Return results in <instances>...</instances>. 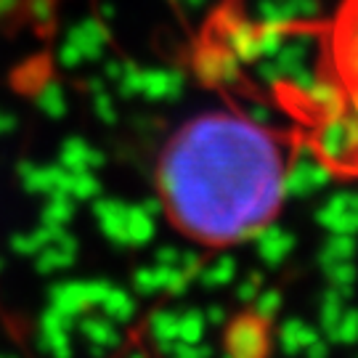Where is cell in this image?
Instances as JSON below:
<instances>
[{
    "label": "cell",
    "instance_id": "cell-2",
    "mask_svg": "<svg viewBox=\"0 0 358 358\" xmlns=\"http://www.w3.org/2000/svg\"><path fill=\"white\" fill-rule=\"evenodd\" d=\"M306 143L340 180H358V0H340L321 24L316 85L297 99Z\"/></svg>",
    "mask_w": 358,
    "mask_h": 358
},
{
    "label": "cell",
    "instance_id": "cell-1",
    "mask_svg": "<svg viewBox=\"0 0 358 358\" xmlns=\"http://www.w3.org/2000/svg\"><path fill=\"white\" fill-rule=\"evenodd\" d=\"M287 189V143L239 112L186 120L157 159V192L170 226L207 250L236 247L268 229Z\"/></svg>",
    "mask_w": 358,
    "mask_h": 358
}]
</instances>
